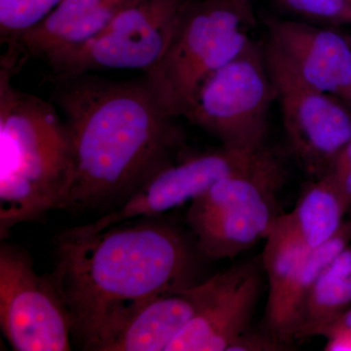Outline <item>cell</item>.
<instances>
[{
  "label": "cell",
  "instance_id": "obj_1",
  "mask_svg": "<svg viewBox=\"0 0 351 351\" xmlns=\"http://www.w3.org/2000/svg\"><path fill=\"white\" fill-rule=\"evenodd\" d=\"M53 99L66 117L71 175L63 209L117 206L170 163L182 141L172 115L145 80L58 76Z\"/></svg>",
  "mask_w": 351,
  "mask_h": 351
},
{
  "label": "cell",
  "instance_id": "obj_2",
  "mask_svg": "<svg viewBox=\"0 0 351 351\" xmlns=\"http://www.w3.org/2000/svg\"><path fill=\"white\" fill-rule=\"evenodd\" d=\"M195 258L174 226L138 219L96 233L59 235L51 279L83 350L101 351L136 311L193 285Z\"/></svg>",
  "mask_w": 351,
  "mask_h": 351
},
{
  "label": "cell",
  "instance_id": "obj_3",
  "mask_svg": "<svg viewBox=\"0 0 351 351\" xmlns=\"http://www.w3.org/2000/svg\"><path fill=\"white\" fill-rule=\"evenodd\" d=\"M0 69V237L20 223L63 209L69 175L68 129L56 108L11 83Z\"/></svg>",
  "mask_w": 351,
  "mask_h": 351
},
{
  "label": "cell",
  "instance_id": "obj_4",
  "mask_svg": "<svg viewBox=\"0 0 351 351\" xmlns=\"http://www.w3.org/2000/svg\"><path fill=\"white\" fill-rule=\"evenodd\" d=\"M251 2L188 0L169 47L145 78L173 117H184L201 85L251 43Z\"/></svg>",
  "mask_w": 351,
  "mask_h": 351
},
{
  "label": "cell",
  "instance_id": "obj_5",
  "mask_svg": "<svg viewBox=\"0 0 351 351\" xmlns=\"http://www.w3.org/2000/svg\"><path fill=\"white\" fill-rule=\"evenodd\" d=\"M274 100L263 50L251 40L205 80L184 117L218 138L221 145L256 151L265 147Z\"/></svg>",
  "mask_w": 351,
  "mask_h": 351
},
{
  "label": "cell",
  "instance_id": "obj_6",
  "mask_svg": "<svg viewBox=\"0 0 351 351\" xmlns=\"http://www.w3.org/2000/svg\"><path fill=\"white\" fill-rule=\"evenodd\" d=\"M188 0H135L86 43L54 53L46 62L58 76L98 69H140L162 59Z\"/></svg>",
  "mask_w": 351,
  "mask_h": 351
},
{
  "label": "cell",
  "instance_id": "obj_7",
  "mask_svg": "<svg viewBox=\"0 0 351 351\" xmlns=\"http://www.w3.org/2000/svg\"><path fill=\"white\" fill-rule=\"evenodd\" d=\"M263 50L291 152L309 177H323L351 140V108L304 82L269 40Z\"/></svg>",
  "mask_w": 351,
  "mask_h": 351
},
{
  "label": "cell",
  "instance_id": "obj_8",
  "mask_svg": "<svg viewBox=\"0 0 351 351\" xmlns=\"http://www.w3.org/2000/svg\"><path fill=\"white\" fill-rule=\"evenodd\" d=\"M0 327L14 350H71L73 322L56 286L9 244L0 247Z\"/></svg>",
  "mask_w": 351,
  "mask_h": 351
},
{
  "label": "cell",
  "instance_id": "obj_9",
  "mask_svg": "<svg viewBox=\"0 0 351 351\" xmlns=\"http://www.w3.org/2000/svg\"><path fill=\"white\" fill-rule=\"evenodd\" d=\"M265 149L247 151L221 145L215 151L166 164L110 211L71 230L78 233H96L134 219L156 218L186 202H193L223 178L246 169Z\"/></svg>",
  "mask_w": 351,
  "mask_h": 351
},
{
  "label": "cell",
  "instance_id": "obj_10",
  "mask_svg": "<svg viewBox=\"0 0 351 351\" xmlns=\"http://www.w3.org/2000/svg\"><path fill=\"white\" fill-rule=\"evenodd\" d=\"M269 41L307 84L351 108V44L336 29L269 17Z\"/></svg>",
  "mask_w": 351,
  "mask_h": 351
},
{
  "label": "cell",
  "instance_id": "obj_11",
  "mask_svg": "<svg viewBox=\"0 0 351 351\" xmlns=\"http://www.w3.org/2000/svg\"><path fill=\"white\" fill-rule=\"evenodd\" d=\"M232 270L230 267L203 282L149 300L124 321L101 351H166L226 285Z\"/></svg>",
  "mask_w": 351,
  "mask_h": 351
},
{
  "label": "cell",
  "instance_id": "obj_12",
  "mask_svg": "<svg viewBox=\"0 0 351 351\" xmlns=\"http://www.w3.org/2000/svg\"><path fill=\"white\" fill-rule=\"evenodd\" d=\"M226 285L168 346L166 351H228L250 330L262 276L256 263L232 267Z\"/></svg>",
  "mask_w": 351,
  "mask_h": 351
},
{
  "label": "cell",
  "instance_id": "obj_13",
  "mask_svg": "<svg viewBox=\"0 0 351 351\" xmlns=\"http://www.w3.org/2000/svg\"><path fill=\"white\" fill-rule=\"evenodd\" d=\"M135 0H64L9 47V56L43 59L86 43Z\"/></svg>",
  "mask_w": 351,
  "mask_h": 351
},
{
  "label": "cell",
  "instance_id": "obj_14",
  "mask_svg": "<svg viewBox=\"0 0 351 351\" xmlns=\"http://www.w3.org/2000/svg\"><path fill=\"white\" fill-rule=\"evenodd\" d=\"M277 196L219 213L186 219L200 253L219 260L237 257L265 239L278 215Z\"/></svg>",
  "mask_w": 351,
  "mask_h": 351
},
{
  "label": "cell",
  "instance_id": "obj_15",
  "mask_svg": "<svg viewBox=\"0 0 351 351\" xmlns=\"http://www.w3.org/2000/svg\"><path fill=\"white\" fill-rule=\"evenodd\" d=\"M285 176V168L279 157L265 147L248 168L223 178L191 202L186 219L219 213L277 196Z\"/></svg>",
  "mask_w": 351,
  "mask_h": 351
},
{
  "label": "cell",
  "instance_id": "obj_16",
  "mask_svg": "<svg viewBox=\"0 0 351 351\" xmlns=\"http://www.w3.org/2000/svg\"><path fill=\"white\" fill-rule=\"evenodd\" d=\"M265 240L262 265L269 281L265 319L269 332L276 336L289 289L311 249L298 237L284 214L277 216Z\"/></svg>",
  "mask_w": 351,
  "mask_h": 351
},
{
  "label": "cell",
  "instance_id": "obj_17",
  "mask_svg": "<svg viewBox=\"0 0 351 351\" xmlns=\"http://www.w3.org/2000/svg\"><path fill=\"white\" fill-rule=\"evenodd\" d=\"M351 306V242L323 271L302 304L294 341L321 336Z\"/></svg>",
  "mask_w": 351,
  "mask_h": 351
},
{
  "label": "cell",
  "instance_id": "obj_18",
  "mask_svg": "<svg viewBox=\"0 0 351 351\" xmlns=\"http://www.w3.org/2000/svg\"><path fill=\"white\" fill-rule=\"evenodd\" d=\"M348 203L327 174L313 180L291 213L284 214L295 232L309 249L326 243L341 230Z\"/></svg>",
  "mask_w": 351,
  "mask_h": 351
},
{
  "label": "cell",
  "instance_id": "obj_19",
  "mask_svg": "<svg viewBox=\"0 0 351 351\" xmlns=\"http://www.w3.org/2000/svg\"><path fill=\"white\" fill-rule=\"evenodd\" d=\"M351 242V218L346 219L339 230L326 243L311 249L293 279L284 304L276 338L283 343L294 341L298 315L309 291L330 263L345 250Z\"/></svg>",
  "mask_w": 351,
  "mask_h": 351
},
{
  "label": "cell",
  "instance_id": "obj_20",
  "mask_svg": "<svg viewBox=\"0 0 351 351\" xmlns=\"http://www.w3.org/2000/svg\"><path fill=\"white\" fill-rule=\"evenodd\" d=\"M64 0H0L1 43L12 46Z\"/></svg>",
  "mask_w": 351,
  "mask_h": 351
},
{
  "label": "cell",
  "instance_id": "obj_21",
  "mask_svg": "<svg viewBox=\"0 0 351 351\" xmlns=\"http://www.w3.org/2000/svg\"><path fill=\"white\" fill-rule=\"evenodd\" d=\"M287 10L318 24H350L351 5L346 0H278Z\"/></svg>",
  "mask_w": 351,
  "mask_h": 351
},
{
  "label": "cell",
  "instance_id": "obj_22",
  "mask_svg": "<svg viewBox=\"0 0 351 351\" xmlns=\"http://www.w3.org/2000/svg\"><path fill=\"white\" fill-rule=\"evenodd\" d=\"M326 174L338 186L351 211V140L335 157Z\"/></svg>",
  "mask_w": 351,
  "mask_h": 351
},
{
  "label": "cell",
  "instance_id": "obj_23",
  "mask_svg": "<svg viewBox=\"0 0 351 351\" xmlns=\"http://www.w3.org/2000/svg\"><path fill=\"white\" fill-rule=\"evenodd\" d=\"M283 343L271 332H245L233 341L228 351H276L286 350Z\"/></svg>",
  "mask_w": 351,
  "mask_h": 351
},
{
  "label": "cell",
  "instance_id": "obj_24",
  "mask_svg": "<svg viewBox=\"0 0 351 351\" xmlns=\"http://www.w3.org/2000/svg\"><path fill=\"white\" fill-rule=\"evenodd\" d=\"M348 335H351V306L339 316L334 322H332L323 331L321 336L329 339L339 336H348Z\"/></svg>",
  "mask_w": 351,
  "mask_h": 351
},
{
  "label": "cell",
  "instance_id": "obj_25",
  "mask_svg": "<svg viewBox=\"0 0 351 351\" xmlns=\"http://www.w3.org/2000/svg\"><path fill=\"white\" fill-rule=\"evenodd\" d=\"M346 2H348V4H350L351 5V0H346Z\"/></svg>",
  "mask_w": 351,
  "mask_h": 351
},
{
  "label": "cell",
  "instance_id": "obj_26",
  "mask_svg": "<svg viewBox=\"0 0 351 351\" xmlns=\"http://www.w3.org/2000/svg\"><path fill=\"white\" fill-rule=\"evenodd\" d=\"M246 1L252 2V0H246Z\"/></svg>",
  "mask_w": 351,
  "mask_h": 351
}]
</instances>
